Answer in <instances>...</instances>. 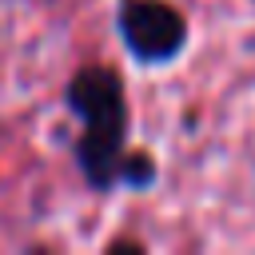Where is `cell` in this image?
<instances>
[{"mask_svg":"<svg viewBox=\"0 0 255 255\" xmlns=\"http://www.w3.org/2000/svg\"><path fill=\"white\" fill-rule=\"evenodd\" d=\"M116 32L135 64H171L187 48V20L167 0H120Z\"/></svg>","mask_w":255,"mask_h":255,"instance_id":"obj_2","label":"cell"},{"mask_svg":"<svg viewBox=\"0 0 255 255\" xmlns=\"http://www.w3.org/2000/svg\"><path fill=\"white\" fill-rule=\"evenodd\" d=\"M151 183H155V159H151L147 151H131V155H124L116 187H131V191H143V187H151Z\"/></svg>","mask_w":255,"mask_h":255,"instance_id":"obj_3","label":"cell"},{"mask_svg":"<svg viewBox=\"0 0 255 255\" xmlns=\"http://www.w3.org/2000/svg\"><path fill=\"white\" fill-rule=\"evenodd\" d=\"M68 112L80 120V139H76V163L96 191H112L120 179V163L128 155V96L120 72L92 64L80 68L68 80Z\"/></svg>","mask_w":255,"mask_h":255,"instance_id":"obj_1","label":"cell"}]
</instances>
